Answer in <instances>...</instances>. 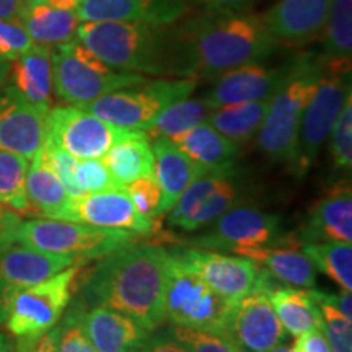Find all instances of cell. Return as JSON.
I'll return each instance as SVG.
<instances>
[{
    "label": "cell",
    "instance_id": "6da1fadb",
    "mask_svg": "<svg viewBox=\"0 0 352 352\" xmlns=\"http://www.w3.org/2000/svg\"><path fill=\"white\" fill-rule=\"evenodd\" d=\"M76 38L118 70L162 78H196L195 54L183 25L80 21Z\"/></svg>",
    "mask_w": 352,
    "mask_h": 352
},
{
    "label": "cell",
    "instance_id": "7a4b0ae2",
    "mask_svg": "<svg viewBox=\"0 0 352 352\" xmlns=\"http://www.w3.org/2000/svg\"><path fill=\"white\" fill-rule=\"evenodd\" d=\"M168 258L164 246H126L100 263L87 285L88 297L138 321L148 333L155 331L166 320Z\"/></svg>",
    "mask_w": 352,
    "mask_h": 352
},
{
    "label": "cell",
    "instance_id": "3957f363",
    "mask_svg": "<svg viewBox=\"0 0 352 352\" xmlns=\"http://www.w3.org/2000/svg\"><path fill=\"white\" fill-rule=\"evenodd\" d=\"M183 26L192 46L197 80H215L232 69L263 63L280 44L263 15L209 12Z\"/></svg>",
    "mask_w": 352,
    "mask_h": 352
},
{
    "label": "cell",
    "instance_id": "277c9868",
    "mask_svg": "<svg viewBox=\"0 0 352 352\" xmlns=\"http://www.w3.org/2000/svg\"><path fill=\"white\" fill-rule=\"evenodd\" d=\"M323 76V59L300 56L287 64L285 76L270 98L258 132V147L276 164L292 165L303 113Z\"/></svg>",
    "mask_w": 352,
    "mask_h": 352
},
{
    "label": "cell",
    "instance_id": "5b68a950",
    "mask_svg": "<svg viewBox=\"0 0 352 352\" xmlns=\"http://www.w3.org/2000/svg\"><path fill=\"white\" fill-rule=\"evenodd\" d=\"M52 91L70 107L83 108L100 96L147 80L140 74L118 70L78 41L51 46Z\"/></svg>",
    "mask_w": 352,
    "mask_h": 352
},
{
    "label": "cell",
    "instance_id": "8992f818",
    "mask_svg": "<svg viewBox=\"0 0 352 352\" xmlns=\"http://www.w3.org/2000/svg\"><path fill=\"white\" fill-rule=\"evenodd\" d=\"M196 87L197 78L158 77L100 96L82 109L113 126L145 132L165 108L191 96Z\"/></svg>",
    "mask_w": 352,
    "mask_h": 352
},
{
    "label": "cell",
    "instance_id": "52a82bcc",
    "mask_svg": "<svg viewBox=\"0 0 352 352\" xmlns=\"http://www.w3.org/2000/svg\"><path fill=\"white\" fill-rule=\"evenodd\" d=\"M16 243L52 254L101 259L135 243V233L80 222L34 219L21 222Z\"/></svg>",
    "mask_w": 352,
    "mask_h": 352
},
{
    "label": "cell",
    "instance_id": "ba28073f",
    "mask_svg": "<svg viewBox=\"0 0 352 352\" xmlns=\"http://www.w3.org/2000/svg\"><path fill=\"white\" fill-rule=\"evenodd\" d=\"M230 307L232 302L215 292L178 254L170 252L166 267L165 318L171 324L226 334Z\"/></svg>",
    "mask_w": 352,
    "mask_h": 352
},
{
    "label": "cell",
    "instance_id": "9c48e42d",
    "mask_svg": "<svg viewBox=\"0 0 352 352\" xmlns=\"http://www.w3.org/2000/svg\"><path fill=\"white\" fill-rule=\"evenodd\" d=\"M351 95V67L328 64L323 59V76L302 118L296 157L290 165L294 173H308Z\"/></svg>",
    "mask_w": 352,
    "mask_h": 352
},
{
    "label": "cell",
    "instance_id": "30bf717a",
    "mask_svg": "<svg viewBox=\"0 0 352 352\" xmlns=\"http://www.w3.org/2000/svg\"><path fill=\"white\" fill-rule=\"evenodd\" d=\"M80 266H69L41 283L30 285L13 298L7 328L19 344H33L56 327L72 297Z\"/></svg>",
    "mask_w": 352,
    "mask_h": 352
},
{
    "label": "cell",
    "instance_id": "8fae6325",
    "mask_svg": "<svg viewBox=\"0 0 352 352\" xmlns=\"http://www.w3.org/2000/svg\"><path fill=\"white\" fill-rule=\"evenodd\" d=\"M175 253L215 292L232 303L253 292L267 294L272 287L267 271L243 254L232 256L202 248L175 250Z\"/></svg>",
    "mask_w": 352,
    "mask_h": 352
},
{
    "label": "cell",
    "instance_id": "7c38bea8",
    "mask_svg": "<svg viewBox=\"0 0 352 352\" xmlns=\"http://www.w3.org/2000/svg\"><path fill=\"white\" fill-rule=\"evenodd\" d=\"M126 131L109 124L87 109L69 104L50 109L44 142L63 148L77 160L103 158Z\"/></svg>",
    "mask_w": 352,
    "mask_h": 352
},
{
    "label": "cell",
    "instance_id": "4fadbf2b",
    "mask_svg": "<svg viewBox=\"0 0 352 352\" xmlns=\"http://www.w3.org/2000/svg\"><path fill=\"white\" fill-rule=\"evenodd\" d=\"M280 220L274 214L263 212L248 206L228 209L209 226V230L191 240L202 250L233 252L243 248L266 246L274 241Z\"/></svg>",
    "mask_w": 352,
    "mask_h": 352
},
{
    "label": "cell",
    "instance_id": "5bb4252c",
    "mask_svg": "<svg viewBox=\"0 0 352 352\" xmlns=\"http://www.w3.org/2000/svg\"><path fill=\"white\" fill-rule=\"evenodd\" d=\"M69 254L38 252L28 246H10L0 253V324H6L12 302L21 290L72 266Z\"/></svg>",
    "mask_w": 352,
    "mask_h": 352
},
{
    "label": "cell",
    "instance_id": "9a60e30c",
    "mask_svg": "<svg viewBox=\"0 0 352 352\" xmlns=\"http://www.w3.org/2000/svg\"><path fill=\"white\" fill-rule=\"evenodd\" d=\"M226 334L243 352H267L279 346L285 329L264 292H253L233 302Z\"/></svg>",
    "mask_w": 352,
    "mask_h": 352
},
{
    "label": "cell",
    "instance_id": "2e32d148",
    "mask_svg": "<svg viewBox=\"0 0 352 352\" xmlns=\"http://www.w3.org/2000/svg\"><path fill=\"white\" fill-rule=\"evenodd\" d=\"M46 116L28 103L12 85L0 90V151L13 152L32 160L46 139Z\"/></svg>",
    "mask_w": 352,
    "mask_h": 352
},
{
    "label": "cell",
    "instance_id": "e0dca14e",
    "mask_svg": "<svg viewBox=\"0 0 352 352\" xmlns=\"http://www.w3.org/2000/svg\"><path fill=\"white\" fill-rule=\"evenodd\" d=\"M76 222L103 228H120L148 235L157 230L152 217L140 214L124 189L87 192L74 204Z\"/></svg>",
    "mask_w": 352,
    "mask_h": 352
},
{
    "label": "cell",
    "instance_id": "ac0fdd59",
    "mask_svg": "<svg viewBox=\"0 0 352 352\" xmlns=\"http://www.w3.org/2000/svg\"><path fill=\"white\" fill-rule=\"evenodd\" d=\"M191 0H80V21L176 23L189 10Z\"/></svg>",
    "mask_w": 352,
    "mask_h": 352
},
{
    "label": "cell",
    "instance_id": "d6986e66",
    "mask_svg": "<svg viewBox=\"0 0 352 352\" xmlns=\"http://www.w3.org/2000/svg\"><path fill=\"white\" fill-rule=\"evenodd\" d=\"M285 70L287 65L280 69L267 67L263 63L241 65L215 78L214 87L204 98L212 109L226 104L267 100L280 85Z\"/></svg>",
    "mask_w": 352,
    "mask_h": 352
},
{
    "label": "cell",
    "instance_id": "ffe728a7",
    "mask_svg": "<svg viewBox=\"0 0 352 352\" xmlns=\"http://www.w3.org/2000/svg\"><path fill=\"white\" fill-rule=\"evenodd\" d=\"M333 0H277L263 15L280 44H307L321 36Z\"/></svg>",
    "mask_w": 352,
    "mask_h": 352
},
{
    "label": "cell",
    "instance_id": "44dd1931",
    "mask_svg": "<svg viewBox=\"0 0 352 352\" xmlns=\"http://www.w3.org/2000/svg\"><path fill=\"white\" fill-rule=\"evenodd\" d=\"M153 176L162 191V201L157 215L168 214L176 201L199 176L210 170L202 168L186 153L179 151L168 138L152 139Z\"/></svg>",
    "mask_w": 352,
    "mask_h": 352
},
{
    "label": "cell",
    "instance_id": "7402d4cb",
    "mask_svg": "<svg viewBox=\"0 0 352 352\" xmlns=\"http://www.w3.org/2000/svg\"><path fill=\"white\" fill-rule=\"evenodd\" d=\"M302 240L305 243H352V191L349 184L333 186L315 202L303 226Z\"/></svg>",
    "mask_w": 352,
    "mask_h": 352
},
{
    "label": "cell",
    "instance_id": "603a6c76",
    "mask_svg": "<svg viewBox=\"0 0 352 352\" xmlns=\"http://www.w3.org/2000/svg\"><path fill=\"white\" fill-rule=\"evenodd\" d=\"M83 328L98 352H138L148 331L121 311L96 305L83 315Z\"/></svg>",
    "mask_w": 352,
    "mask_h": 352
},
{
    "label": "cell",
    "instance_id": "cb8c5ba5",
    "mask_svg": "<svg viewBox=\"0 0 352 352\" xmlns=\"http://www.w3.org/2000/svg\"><path fill=\"white\" fill-rule=\"evenodd\" d=\"M8 85L43 111L52 108L51 46L33 43L28 51L10 63Z\"/></svg>",
    "mask_w": 352,
    "mask_h": 352
},
{
    "label": "cell",
    "instance_id": "d4e9b609",
    "mask_svg": "<svg viewBox=\"0 0 352 352\" xmlns=\"http://www.w3.org/2000/svg\"><path fill=\"white\" fill-rule=\"evenodd\" d=\"M26 196H28L30 209L43 215L44 219L76 222L74 217L76 199L70 196L59 176L43 160L39 152L30 162L28 175H26Z\"/></svg>",
    "mask_w": 352,
    "mask_h": 352
},
{
    "label": "cell",
    "instance_id": "484cf974",
    "mask_svg": "<svg viewBox=\"0 0 352 352\" xmlns=\"http://www.w3.org/2000/svg\"><path fill=\"white\" fill-rule=\"evenodd\" d=\"M101 160L122 189L135 179L153 176L152 142L144 131L127 129Z\"/></svg>",
    "mask_w": 352,
    "mask_h": 352
},
{
    "label": "cell",
    "instance_id": "4316f807",
    "mask_svg": "<svg viewBox=\"0 0 352 352\" xmlns=\"http://www.w3.org/2000/svg\"><path fill=\"white\" fill-rule=\"evenodd\" d=\"M170 139L179 151L206 170L232 168L240 153V145L220 134L208 121Z\"/></svg>",
    "mask_w": 352,
    "mask_h": 352
},
{
    "label": "cell",
    "instance_id": "83f0119b",
    "mask_svg": "<svg viewBox=\"0 0 352 352\" xmlns=\"http://www.w3.org/2000/svg\"><path fill=\"white\" fill-rule=\"evenodd\" d=\"M20 20L33 41L46 46L74 39L80 25L77 10L52 6L46 0L25 3Z\"/></svg>",
    "mask_w": 352,
    "mask_h": 352
},
{
    "label": "cell",
    "instance_id": "f1b7e54d",
    "mask_svg": "<svg viewBox=\"0 0 352 352\" xmlns=\"http://www.w3.org/2000/svg\"><path fill=\"white\" fill-rule=\"evenodd\" d=\"M266 296L280 324L292 336H300L314 329H323V316L311 289L272 285Z\"/></svg>",
    "mask_w": 352,
    "mask_h": 352
},
{
    "label": "cell",
    "instance_id": "f546056e",
    "mask_svg": "<svg viewBox=\"0 0 352 352\" xmlns=\"http://www.w3.org/2000/svg\"><path fill=\"white\" fill-rule=\"evenodd\" d=\"M236 254H243L256 261L267 274L274 279L285 283L292 287L315 289L316 270L310 258L296 248H271V246H256V248L236 250Z\"/></svg>",
    "mask_w": 352,
    "mask_h": 352
},
{
    "label": "cell",
    "instance_id": "4dcf8cb0",
    "mask_svg": "<svg viewBox=\"0 0 352 352\" xmlns=\"http://www.w3.org/2000/svg\"><path fill=\"white\" fill-rule=\"evenodd\" d=\"M267 107H270V98L226 104V107L214 108L209 114L208 122L232 142L243 145L258 135Z\"/></svg>",
    "mask_w": 352,
    "mask_h": 352
},
{
    "label": "cell",
    "instance_id": "1f68e13d",
    "mask_svg": "<svg viewBox=\"0 0 352 352\" xmlns=\"http://www.w3.org/2000/svg\"><path fill=\"white\" fill-rule=\"evenodd\" d=\"M324 63L351 67L352 59V0H333L323 32Z\"/></svg>",
    "mask_w": 352,
    "mask_h": 352
},
{
    "label": "cell",
    "instance_id": "d6a6232c",
    "mask_svg": "<svg viewBox=\"0 0 352 352\" xmlns=\"http://www.w3.org/2000/svg\"><path fill=\"white\" fill-rule=\"evenodd\" d=\"M212 107L206 98H183L175 101L168 108L158 114L153 124L145 131L148 139L157 138H173L182 132L191 129L201 122L208 121Z\"/></svg>",
    "mask_w": 352,
    "mask_h": 352
},
{
    "label": "cell",
    "instance_id": "836d02e7",
    "mask_svg": "<svg viewBox=\"0 0 352 352\" xmlns=\"http://www.w3.org/2000/svg\"><path fill=\"white\" fill-rule=\"evenodd\" d=\"M302 252L310 258L315 270L324 272L342 290H352V245L346 241L305 243Z\"/></svg>",
    "mask_w": 352,
    "mask_h": 352
},
{
    "label": "cell",
    "instance_id": "e575fe53",
    "mask_svg": "<svg viewBox=\"0 0 352 352\" xmlns=\"http://www.w3.org/2000/svg\"><path fill=\"white\" fill-rule=\"evenodd\" d=\"M241 202V192L235 182V170L230 171L214 191L202 199L192 209V212L179 223L178 228L184 232H196L209 227L215 219L220 217L228 209L235 208Z\"/></svg>",
    "mask_w": 352,
    "mask_h": 352
},
{
    "label": "cell",
    "instance_id": "d590c367",
    "mask_svg": "<svg viewBox=\"0 0 352 352\" xmlns=\"http://www.w3.org/2000/svg\"><path fill=\"white\" fill-rule=\"evenodd\" d=\"M28 158L19 153L0 151V204L15 212H28L30 202L26 196V175L30 168Z\"/></svg>",
    "mask_w": 352,
    "mask_h": 352
},
{
    "label": "cell",
    "instance_id": "8d00e7d4",
    "mask_svg": "<svg viewBox=\"0 0 352 352\" xmlns=\"http://www.w3.org/2000/svg\"><path fill=\"white\" fill-rule=\"evenodd\" d=\"M188 352H243L227 334L171 324L166 329Z\"/></svg>",
    "mask_w": 352,
    "mask_h": 352
},
{
    "label": "cell",
    "instance_id": "74e56055",
    "mask_svg": "<svg viewBox=\"0 0 352 352\" xmlns=\"http://www.w3.org/2000/svg\"><path fill=\"white\" fill-rule=\"evenodd\" d=\"M329 152L334 168L349 173L352 166V95L346 100L329 132Z\"/></svg>",
    "mask_w": 352,
    "mask_h": 352
},
{
    "label": "cell",
    "instance_id": "f35d334b",
    "mask_svg": "<svg viewBox=\"0 0 352 352\" xmlns=\"http://www.w3.org/2000/svg\"><path fill=\"white\" fill-rule=\"evenodd\" d=\"M316 302L323 316V333L328 340L329 349L331 352H352V320L346 318L340 310H336L329 303L320 298H316Z\"/></svg>",
    "mask_w": 352,
    "mask_h": 352
},
{
    "label": "cell",
    "instance_id": "ab89813d",
    "mask_svg": "<svg viewBox=\"0 0 352 352\" xmlns=\"http://www.w3.org/2000/svg\"><path fill=\"white\" fill-rule=\"evenodd\" d=\"M74 179L78 189L87 192H101L113 191V189H122L116 179L109 173L107 165L101 158H87V160H77L76 170H74Z\"/></svg>",
    "mask_w": 352,
    "mask_h": 352
},
{
    "label": "cell",
    "instance_id": "60d3db41",
    "mask_svg": "<svg viewBox=\"0 0 352 352\" xmlns=\"http://www.w3.org/2000/svg\"><path fill=\"white\" fill-rule=\"evenodd\" d=\"M33 43L20 19H0V57L2 59L13 63L28 51Z\"/></svg>",
    "mask_w": 352,
    "mask_h": 352
},
{
    "label": "cell",
    "instance_id": "b9f144b4",
    "mask_svg": "<svg viewBox=\"0 0 352 352\" xmlns=\"http://www.w3.org/2000/svg\"><path fill=\"white\" fill-rule=\"evenodd\" d=\"M124 191L140 214L152 219L158 217L157 212L162 201V191L155 176H145V178L135 179V182L127 184Z\"/></svg>",
    "mask_w": 352,
    "mask_h": 352
},
{
    "label": "cell",
    "instance_id": "7bdbcfd3",
    "mask_svg": "<svg viewBox=\"0 0 352 352\" xmlns=\"http://www.w3.org/2000/svg\"><path fill=\"white\" fill-rule=\"evenodd\" d=\"M56 352H98L87 336L80 320H70L69 324L57 333Z\"/></svg>",
    "mask_w": 352,
    "mask_h": 352
},
{
    "label": "cell",
    "instance_id": "ee69618b",
    "mask_svg": "<svg viewBox=\"0 0 352 352\" xmlns=\"http://www.w3.org/2000/svg\"><path fill=\"white\" fill-rule=\"evenodd\" d=\"M21 226L20 215L7 206L0 204V253L16 243Z\"/></svg>",
    "mask_w": 352,
    "mask_h": 352
},
{
    "label": "cell",
    "instance_id": "f6af8a7d",
    "mask_svg": "<svg viewBox=\"0 0 352 352\" xmlns=\"http://www.w3.org/2000/svg\"><path fill=\"white\" fill-rule=\"evenodd\" d=\"M138 352H188L168 331L148 336Z\"/></svg>",
    "mask_w": 352,
    "mask_h": 352
},
{
    "label": "cell",
    "instance_id": "bcb514c9",
    "mask_svg": "<svg viewBox=\"0 0 352 352\" xmlns=\"http://www.w3.org/2000/svg\"><path fill=\"white\" fill-rule=\"evenodd\" d=\"M294 347L297 352H331L323 329H314L297 336Z\"/></svg>",
    "mask_w": 352,
    "mask_h": 352
},
{
    "label": "cell",
    "instance_id": "7dc6e473",
    "mask_svg": "<svg viewBox=\"0 0 352 352\" xmlns=\"http://www.w3.org/2000/svg\"><path fill=\"white\" fill-rule=\"evenodd\" d=\"M314 294L316 298L320 300L329 303L333 305L336 310H340L346 318L352 320V296L351 290H341L340 294H324V292H318V290L314 289Z\"/></svg>",
    "mask_w": 352,
    "mask_h": 352
},
{
    "label": "cell",
    "instance_id": "c3c4849f",
    "mask_svg": "<svg viewBox=\"0 0 352 352\" xmlns=\"http://www.w3.org/2000/svg\"><path fill=\"white\" fill-rule=\"evenodd\" d=\"M208 12H243L253 0H191Z\"/></svg>",
    "mask_w": 352,
    "mask_h": 352
},
{
    "label": "cell",
    "instance_id": "681fc988",
    "mask_svg": "<svg viewBox=\"0 0 352 352\" xmlns=\"http://www.w3.org/2000/svg\"><path fill=\"white\" fill-rule=\"evenodd\" d=\"M57 333L59 329H50L46 334H43L41 338L33 344H19L16 342L15 351L10 352H56V342H57Z\"/></svg>",
    "mask_w": 352,
    "mask_h": 352
},
{
    "label": "cell",
    "instance_id": "f907efd6",
    "mask_svg": "<svg viewBox=\"0 0 352 352\" xmlns=\"http://www.w3.org/2000/svg\"><path fill=\"white\" fill-rule=\"evenodd\" d=\"M23 0H0V19H20Z\"/></svg>",
    "mask_w": 352,
    "mask_h": 352
},
{
    "label": "cell",
    "instance_id": "816d5d0a",
    "mask_svg": "<svg viewBox=\"0 0 352 352\" xmlns=\"http://www.w3.org/2000/svg\"><path fill=\"white\" fill-rule=\"evenodd\" d=\"M8 72H10V63L0 57V90H2V87L6 85V82L8 78Z\"/></svg>",
    "mask_w": 352,
    "mask_h": 352
},
{
    "label": "cell",
    "instance_id": "f5cc1de1",
    "mask_svg": "<svg viewBox=\"0 0 352 352\" xmlns=\"http://www.w3.org/2000/svg\"><path fill=\"white\" fill-rule=\"evenodd\" d=\"M12 351V344L8 341V338L6 334L0 333V352H10Z\"/></svg>",
    "mask_w": 352,
    "mask_h": 352
},
{
    "label": "cell",
    "instance_id": "db71d44e",
    "mask_svg": "<svg viewBox=\"0 0 352 352\" xmlns=\"http://www.w3.org/2000/svg\"><path fill=\"white\" fill-rule=\"evenodd\" d=\"M25 3H32V2H38V0H23Z\"/></svg>",
    "mask_w": 352,
    "mask_h": 352
}]
</instances>
